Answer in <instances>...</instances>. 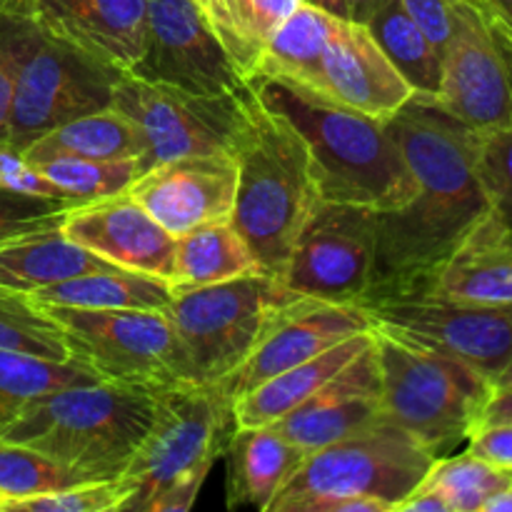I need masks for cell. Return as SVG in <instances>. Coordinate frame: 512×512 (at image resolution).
Returning a JSON list of instances; mask_svg holds the SVG:
<instances>
[{"label":"cell","mask_w":512,"mask_h":512,"mask_svg":"<svg viewBox=\"0 0 512 512\" xmlns=\"http://www.w3.org/2000/svg\"><path fill=\"white\" fill-rule=\"evenodd\" d=\"M438 455L380 415L365 428L313 450L268 512H310L330 498H373L395 512Z\"/></svg>","instance_id":"cell-7"},{"label":"cell","mask_w":512,"mask_h":512,"mask_svg":"<svg viewBox=\"0 0 512 512\" xmlns=\"http://www.w3.org/2000/svg\"><path fill=\"white\" fill-rule=\"evenodd\" d=\"M0 188L10 190V193L33 195V198L63 200V203H70L63 195V190L55 188V185L40 173L38 165H33L25 158L23 150L13 148V145L8 143H0Z\"/></svg>","instance_id":"cell-41"},{"label":"cell","mask_w":512,"mask_h":512,"mask_svg":"<svg viewBox=\"0 0 512 512\" xmlns=\"http://www.w3.org/2000/svg\"><path fill=\"white\" fill-rule=\"evenodd\" d=\"M335 20L340 18L300 3L270 35L255 75L323 93V55Z\"/></svg>","instance_id":"cell-27"},{"label":"cell","mask_w":512,"mask_h":512,"mask_svg":"<svg viewBox=\"0 0 512 512\" xmlns=\"http://www.w3.org/2000/svg\"><path fill=\"white\" fill-rule=\"evenodd\" d=\"M118 70L45 33L35 20L10 108L8 145L25 150L65 120L113 105Z\"/></svg>","instance_id":"cell-11"},{"label":"cell","mask_w":512,"mask_h":512,"mask_svg":"<svg viewBox=\"0 0 512 512\" xmlns=\"http://www.w3.org/2000/svg\"><path fill=\"white\" fill-rule=\"evenodd\" d=\"M75 483H88V478L65 468L40 450L0 438V498H3L0 512L13 500L50 493Z\"/></svg>","instance_id":"cell-36"},{"label":"cell","mask_w":512,"mask_h":512,"mask_svg":"<svg viewBox=\"0 0 512 512\" xmlns=\"http://www.w3.org/2000/svg\"><path fill=\"white\" fill-rule=\"evenodd\" d=\"M245 110V130L235 145L238 193L230 223L250 245L263 273L280 278L320 195L298 130L265 108L250 85Z\"/></svg>","instance_id":"cell-4"},{"label":"cell","mask_w":512,"mask_h":512,"mask_svg":"<svg viewBox=\"0 0 512 512\" xmlns=\"http://www.w3.org/2000/svg\"><path fill=\"white\" fill-rule=\"evenodd\" d=\"M430 290L463 303H512V228L490 210L435 273Z\"/></svg>","instance_id":"cell-22"},{"label":"cell","mask_w":512,"mask_h":512,"mask_svg":"<svg viewBox=\"0 0 512 512\" xmlns=\"http://www.w3.org/2000/svg\"><path fill=\"white\" fill-rule=\"evenodd\" d=\"M135 73L193 93L228 95L248 88L200 0H148L145 58Z\"/></svg>","instance_id":"cell-15"},{"label":"cell","mask_w":512,"mask_h":512,"mask_svg":"<svg viewBox=\"0 0 512 512\" xmlns=\"http://www.w3.org/2000/svg\"><path fill=\"white\" fill-rule=\"evenodd\" d=\"M43 308L63 328L70 360L100 380L150 390L193 383L183 345L160 310Z\"/></svg>","instance_id":"cell-9"},{"label":"cell","mask_w":512,"mask_h":512,"mask_svg":"<svg viewBox=\"0 0 512 512\" xmlns=\"http://www.w3.org/2000/svg\"><path fill=\"white\" fill-rule=\"evenodd\" d=\"M235 430L223 383H180L155 390V418L123 480L120 512H190Z\"/></svg>","instance_id":"cell-5"},{"label":"cell","mask_w":512,"mask_h":512,"mask_svg":"<svg viewBox=\"0 0 512 512\" xmlns=\"http://www.w3.org/2000/svg\"><path fill=\"white\" fill-rule=\"evenodd\" d=\"M33 30V0H0V143H8L15 83Z\"/></svg>","instance_id":"cell-37"},{"label":"cell","mask_w":512,"mask_h":512,"mask_svg":"<svg viewBox=\"0 0 512 512\" xmlns=\"http://www.w3.org/2000/svg\"><path fill=\"white\" fill-rule=\"evenodd\" d=\"M385 3L388 0H345V8H348V18L353 23L365 25Z\"/></svg>","instance_id":"cell-46"},{"label":"cell","mask_w":512,"mask_h":512,"mask_svg":"<svg viewBox=\"0 0 512 512\" xmlns=\"http://www.w3.org/2000/svg\"><path fill=\"white\" fill-rule=\"evenodd\" d=\"M480 3L493 15L498 28L508 35V40L512 43V0H480Z\"/></svg>","instance_id":"cell-45"},{"label":"cell","mask_w":512,"mask_h":512,"mask_svg":"<svg viewBox=\"0 0 512 512\" xmlns=\"http://www.w3.org/2000/svg\"><path fill=\"white\" fill-rule=\"evenodd\" d=\"M33 15L45 33L118 73L143 63L148 0H33Z\"/></svg>","instance_id":"cell-19"},{"label":"cell","mask_w":512,"mask_h":512,"mask_svg":"<svg viewBox=\"0 0 512 512\" xmlns=\"http://www.w3.org/2000/svg\"><path fill=\"white\" fill-rule=\"evenodd\" d=\"M435 103L475 133L512 123V43L480 0H460Z\"/></svg>","instance_id":"cell-14"},{"label":"cell","mask_w":512,"mask_h":512,"mask_svg":"<svg viewBox=\"0 0 512 512\" xmlns=\"http://www.w3.org/2000/svg\"><path fill=\"white\" fill-rule=\"evenodd\" d=\"M340 105L390 120L415 98L365 25L335 20L323 55V93Z\"/></svg>","instance_id":"cell-21"},{"label":"cell","mask_w":512,"mask_h":512,"mask_svg":"<svg viewBox=\"0 0 512 512\" xmlns=\"http://www.w3.org/2000/svg\"><path fill=\"white\" fill-rule=\"evenodd\" d=\"M250 273H263V268L230 220L200 225L175 238L173 290L223 283Z\"/></svg>","instance_id":"cell-29"},{"label":"cell","mask_w":512,"mask_h":512,"mask_svg":"<svg viewBox=\"0 0 512 512\" xmlns=\"http://www.w3.org/2000/svg\"><path fill=\"white\" fill-rule=\"evenodd\" d=\"M65 238L100 255L115 268L158 275L170 283L175 238L125 193L90 200L65 210L60 220Z\"/></svg>","instance_id":"cell-18"},{"label":"cell","mask_w":512,"mask_h":512,"mask_svg":"<svg viewBox=\"0 0 512 512\" xmlns=\"http://www.w3.org/2000/svg\"><path fill=\"white\" fill-rule=\"evenodd\" d=\"M223 455L228 460V510L255 508L260 512H268L275 495L308 458V453L285 438L275 425H235Z\"/></svg>","instance_id":"cell-23"},{"label":"cell","mask_w":512,"mask_h":512,"mask_svg":"<svg viewBox=\"0 0 512 512\" xmlns=\"http://www.w3.org/2000/svg\"><path fill=\"white\" fill-rule=\"evenodd\" d=\"M370 343H373V330L358 333L328 348L325 353L305 360V363L293 365V368L263 380L248 393L238 395L233 400L235 425L253 428V425H273L283 420L298 405H303L315 390H320L330 378H335L350 360L358 358Z\"/></svg>","instance_id":"cell-24"},{"label":"cell","mask_w":512,"mask_h":512,"mask_svg":"<svg viewBox=\"0 0 512 512\" xmlns=\"http://www.w3.org/2000/svg\"><path fill=\"white\" fill-rule=\"evenodd\" d=\"M38 305H63L85 310H165L173 300V285L158 275L138 270H98L63 283L25 293Z\"/></svg>","instance_id":"cell-26"},{"label":"cell","mask_w":512,"mask_h":512,"mask_svg":"<svg viewBox=\"0 0 512 512\" xmlns=\"http://www.w3.org/2000/svg\"><path fill=\"white\" fill-rule=\"evenodd\" d=\"M468 450L503 470H512V423L478 428L468 438Z\"/></svg>","instance_id":"cell-43"},{"label":"cell","mask_w":512,"mask_h":512,"mask_svg":"<svg viewBox=\"0 0 512 512\" xmlns=\"http://www.w3.org/2000/svg\"><path fill=\"white\" fill-rule=\"evenodd\" d=\"M420 485L438 493L450 512H483L495 493L512 485V470L498 468L465 450L450 458H435Z\"/></svg>","instance_id":"cell-33"},{"label":"cell","mask_w":512,"mask_h":512,"mask_svg":"<svg viewBox=\"0 0 512 512\" xmlns=\"http://www.w3.org/2000/svg\"><path fill=\"white\" fill-rule=\"evenodd\" d=\"M383 415L378 353L373 343L350 360L335 378L315 390L303 405L273 423L288 440L305 453L325 448Z\"/></svg>","instance_id":"cell-20"},{"label":"cell","mask_w":512,"mask_h":512,"mask_svg":"<svg viewBox=\"0 0 512 512\" xmlns=\"http://www.w3.org/2000/svg\"><path fill=\"white\" fill-rule=\"evenodd\" d=\"M243 93H193L180 85L120 73L113 88V108L133 120L145 138L140 173L165 160L200 153H233L245 130Z\"/></svg>","instance_id":"cell-10"},{"label":"cell","mask_w":512,"mask_h":512,"mask_svg":"<svg viewBox=\"0 0 512 512\" xmlns=\"http://www.w3.org/2000/svg\"><path fill=\"white\" fill-rule=\"evenodd\" d=\"M365 310L375 328L393 330L453 355L493 385L512 360V303H463L423 290L375 300Z\"/></svg>","instance_id":"cell-13"},{"label":"cell","mask_w":512,"mask_h":512,"mask_svg":"<svg viewBox=\"0 0 512 512\" xmlns=\"http://www.w3.org/2000/svg\"><path fill=\"white\" fill-rule=\"evenodd\" d=\"M400 3L443 55L445 45L453 35L460 0H400Z\"/></svg>","instance_id":"cell-42"},{"label":"cell","mask_w":512,"mask_h":512,"mask_svg":"<svg viewBox=\"0 0 512 512\" xmlns=\"http://www.w3.org/2000/svg\"><path fill=\"white\" fill-rule=\"evenodd\" d=\"M478 178L490 210L512 228V123L480 135Z\"/></svg>","instance_id":"cell-39"},{"label":"cell","mask_w":512,"mask_h":512,"mask_svg":"<svg viewBox=\"0 0 512 512\" xmlns=\"http://www.w3.org/2000/svg\"><path fill=\"white\" fill-rule=\"evenodd\" d=\"M238 160L233 153H200L165 160L140 173L128 188L173 238L233 218Z\"/></svg>","instance_id":"cell-17"},{"label":"cell","mask_w":512,"mask_h":512,"mask_svg":"<svg viewBox=\"0 0 512 512\" xmlns=\"http://www.w3.org/2000/svg\"><path fill=\"white\" fill-rule=\"evenodd\" d=\"M303 3L315 5V8L325 10V13L335 15V18H340V20H350L348 8H345V0H303Z\"/></svg>","instance_id":"cell-48"},{"label":"cell","mask_w":512,"mask_h":512,"mask_svg":"<svg viewBox=\"0 0 512 512\" xmlns=\"http://www.w3.org/2000/svg\"><path fill=\"white\" fill-rule=\"evenodd\" d=\"M375 210L318 200L295 238L280 285L303 298L363 305L370 288Z\"/></svg>","instance_id":"cell-12"},{"label":"cell","mask_w":512,"mask_h":512,"mask_svg":"<svg viewBox=\"0 0 512 512\" xmlns=\"http://www.w3.org/2000/svg\"><path fill=\"white\" fill-rule=\"evenodd\" d=\"M483 512H512V485L500 490V493H495L493 498L485 503Z\"/></svg>","instance_id":"cell-47"},{"label":"cell","mask_w":512,"mask_h":512,"mask_svg":"<svg viewBox=\"0 0 512 512\" xmlns=\"http://www.w3.org/2000/svg\"><path fill=\"white\" fill-rule=\"evenodd\" d=\"M0 505H3V498H0Z\"/></svg>","instance_id":"cell-51"},{"label":"cell","mask_w":512,"mask_h":512,"mask_svg":"<svg viewBox=\"0 0 512 512\" xmlns=\"http://www.w3.org/2000/svg\"><path fill=\"white\" fill-rule=\"evenodd\" d=\"M93 380L100 378L75 360H50L23 350L0 348V435L33 400Z\"/></svg>","instance_id":"cell-31"},{"label":"cell","mask_w":512,"mask_h":512,"mask_svg":"<svg viewBox=\"0 0 512 512\" xmlns=\"http://www.w3.org/2000/svg\"><path fill=\"white\" fill-rule=\"evenodd\" d=\"M248 85L298 130L320 200L393 210L413 198L415 178L388 120L278 78L253 75Z\"/></svg>","instance_id":"cell-2"},{"label":"cell","mask_w":512,"mask_h":512,"mask_svg":"<svg viewBox=\"0 0 512 512\" xmlns=\"http://www.w3.org/2000/svg\"><path fill=\"white\" fill-rule=\"evenodd\" d=\"M113 268V263L65 238L60 225L0 240V285L18 293H35L68 278Z\"/></svg>","instance_id":"cell-25"},{"label":"cell","mask_w":512,"mask_h":512,"mask_svg":"<svg viewBox=\"0 0 512 512\" xmlns=\"http://www.w3.org/2000/svg\"><path fill=\"white\" fill-rule=\"evenodd\" d=\"M293 298L268 273L173 290L165 315L183 345L193 383L228 380L253 353L273 315Z\"/></svg>","instance_id":"cell-8"},{"label":"cell","mask_w":512,"mask_h":512,"mask_svg":"<svg viewBox=\"0 0 512 512\" xmlns=\"http://www.w3.org/2000/svg\"><path fill=\"white\" fill-rule=\"evenodd\" d=\"M0 348L50 360H70L58 320L25 293L0 285Z\"/></svg>","instance_id":"cell-34"},{"label":"cell","mask_w":512,"mask_h":512,"mask_svg":"<svg viewBox=\"0 0 512 512\" xmlns=\"http://www.w3.org/2000/svg\"><path fill=\"white\" fill-rule=\"evenodd\" d=\"M300 3L303 0H220L205 13L240 75L250 80L270 35Z\"/></svg>","instance_id":"cell-32"},{"label":"cell","mask_w":512,"mask_h":512,"mask_svg":"<svg viewBox=\"0 0 512 512\" xmlns=\"http://www.w3.org/2000/svg\"><path fill=\"white\" fill-rule=\"evenodd\" d=\"M128 498L123 480H88L50 493L13 500L3 512H120Z\"/></svg>","instance_id":"cell-38"},{"label":"cell","mask_w":512,"mask_h":512,"mask_svg":"<svg viewBox=\"0 0 512 512\" xmlns=\"http://www.w3.org/2000/svg\"><path fill=\"white\" fill-rule=\"evenodd\" d=\"M155 418V390L93 380L33 400L0 438L23 443L88 480H120Z\"/></svg>","instance_id":"cell-3"},{"label":"cell","mask_w":512,"mask_h":512,"mask_svg":"<svg viewBox=\"0 0 512 512\" xmlns=\"http://www.w3.org/2000/svg\"><path fill=\"white\" fill-rule=\"evenodd\" d=\"M38 170L75 205L125 193L140 175L138 158H53L38 163Z\"/></svg>","instance_id":"cell-35"},{"label":"cell","mask_w":512,"mask_h":512,"mask_svg":"<svg viewBox=\"0 0 512 512\" xmlns=\"http://www.w3.org/2000/svg\"><path fill=\"white\" fill-rule=\"evenodd\" d=\"M375 43L380 45L390 63L408 80L418 98L435 100L443 75V55L430 43L420 25L410 18L400 0H388L373 18L365 23Z\"/></svg>","instance_id":"cell-30"},{"label":"cell","mask_w":512,"mask_h":512,"mask_svg":"<svg viewBox=\"0 0 512 512\" xmlns=\"http://www.w3.org/2000/svg\"><path fill=\"white\" fill-rule=\"evenodd\" d=\"M203 3V8H213V5H218L220 0H200Z\"/></svg>","instance_id":"cell-50"},{"label":"cell","mask_w":512,"mask_h":512,"mask_svg":"<svg viewBox=\"0 0 512 512\" xmlns=\"http://www.w3.org/2000/svg\"><path fill=\"white\" fill-rule=\"evenodd\" d=\"M508 385H512V360L508 363V368L498 375V380H495V388H508Z\"/></svg>","instance_id":"cell-49"},{"label":"cell","mask_w":512,"mask_h":512,"mask_svg":"<svg viewBox=\"0 0 512 512\" xmlns=\"http://www.w3.org/2000/svg\"><path fill=\"white\" fill-rule=\"evenodd\" d=\"M498 423H512V385H508V388L493 390L483 415H480L478 428H485V425H498Z\"/></svg>","instance_id":"cell-44"},{"label":"cell","mask_w":512,"mask_h":512,"mask_svg":"<svg viewBox=\"0 0 512 512\" xmlns=\"http://www.w3.org/2000/svg\"><path fill=\"white\" fill-rule=\"evenodd\" d=\"M23 153L33 165L53 158L140 160L145 155V138L133 120L125 118L120 110L110 105V108L95 110V113L55 125L53 130L35 138Z\"/></svg>","instance_id":"cell-28"},{"label":"cell","mask_w":512,"mask_h":512,"mask_svg":"<svg viewBox=\"0 0 512 512\" xmlns=\"http://www.w3.org/2000/svg\"><path fill=\"white\" fill-rule=\"evenodd\" d=\"M383 415L433 455L475 433L495 385L463 360L385 328H373Z\"/></svg>","instance_id":"cell-6"},{"label":"cell","mask_w":512,"mask_h":512,"mask_svg":"<svg viewBox=\"0 0 512 512\" xmlns=\"http://www.w3.org/2000/svg\"><path fill=\"white\" fill-rule=\"evenodd\" d=\"M373 328V318L363 305L325 303L295 295L273 315L253 353L228 380H223V388L235 400L263 380Z\"/></svg>","instance_id":"cell-16"},{"label":"cell","mask_w":512,"mask_h":512,"mask_svg":"<svg viewBox=\"0 0 512 512\" xmlns=\"http://www.w3.org/2000/svg\"><path fill=\"white\" fill-rule=\"evenodd\" d=\"M415 193L405 205L375 210V248L365 305L430 290L460 240L490 213L478 178L480 133L435 100L415 95L388 120Z\"/></svg>","instance_id":"cell-1"},{"label":"cell","mask_w":512,"mask_h":512,"mask_svg":"<svg viewBox=\"0 0 512 512\" xmlns=\"http://www.w3.org/2000/svg\"><path fill=\"white\" fill-rule=\"evenodd\" d=\"M68 208L73 205L63 203V200L33 198V195L10 193V190L0 188V240L60 225Z\"/></svg>","instance_id":"cell-40"}]
</instances>
